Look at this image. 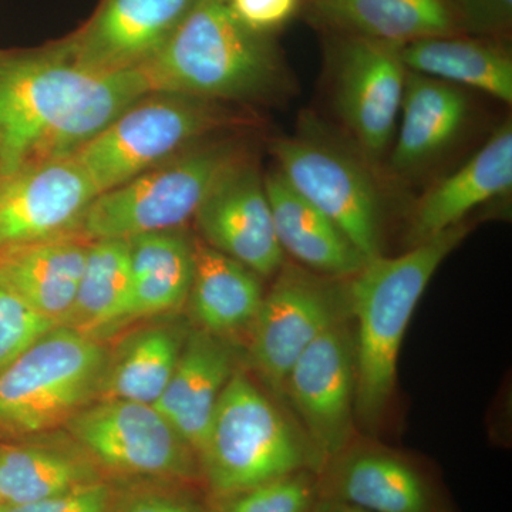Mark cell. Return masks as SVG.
Segmentation results:
<instances>
[{
    "label": "cell",
    "mask_w": 512,
    "mask_h": 512,
    "mask_svg": "<svg viewBox=\"0 0 512 512\" xmlns=\"http://www.w3.org/2000/svg\"><path fill=\"white\" fill-rule=\"evenodd\" d=\"M402 57L409 72L512 103V60L498 47L480 40L433 36L403 45Z\"/></svg>",
    "instance_id": "d4e9b609"
},
{
    "label": "cell",
    "mask_w": 512,
    "mask_h": 512,
    "mask_svg": "<svg viewBox=\"0 0 512 512\" xmlns=\"http://www.w3.org/2000/svg\"><path fill=\"white\" fill-rule=\"evenodd\" d=\"M235 370V352L228 339L194 330L185 339L163 396L154 404L197 456L222 390Z\"/></svg>",
    "instance_id": "e0dca14e"
},
{
    "label": "cell",
    "mask_w": 512,
    "mask_h": 512,
    "mask_svg": "<svg viewBox=\"0 0 512 512\" xmlns=\"http://www.w3.org/2000/svg\"><path fill=\"white\" fill-rule=\"evenodd\" d=\"M106 480L96 461L77 444L73 447L49 441L0 444V504L37 503Z\"/></svg>",
    "instance_id": "7402d4cb"
},
{
    "label": "cell",
    "mask_w": 512,
    "mask_h": 512,
    "mask_svg": "<svg viewBox=\"0 0 512 512\" xmlns=\"http://www.w3.org/2000/svg\"><path fill=\"white\" fill-rule=\"evenodd\" d=\"M229 8L247 28L268 35L281 28L298 9L299 0H227Z\"/></svg>",
    "instance_id": "836d02e7"
},
{
    "label": "cell",
    "mask_w": 512,
    "mask_h": 512,
    "mask_svg": "<svg viewBox=\"0 0 512 512\" xmlns=\"http://www.w3.org/2000/svg\"><path fill=\"white\" fill-rule=\"evenodd\" d=\"M131 289L127 239L89 241L86 264L67 328L92 336L126 319Z\"/></svg>",
    "instance_id": "83f0119b"
},
{
    "label": "cell",
    "mask_w": 512,
    "mask_h": 512,
    "mask_svg": "<svg viewBox=\"0 0 512 512\" xmlns=\"http://www.w3.org/2000/svg\"><path fill=\"white\" fill-rule=\"evenodd\" d=\"M467 232L458 224L406 254L376 256L348 279L350 318L355 320V416L366 433L379 429L392 403L397 360L417 303Z\"/></svg>",
    "instance_id": "7a4b0ae2"
},
{
    "label": "cell",
    "mask_w": 512,
    "mask_h": 512,
    "mask_svg": "<svg viewBox=\"0 0 512 512\" xmlns=\"http://www.w3.org/2000/svg\"><path fill=\"white\" fill-rule=\"evenodd\" d=\"M229 123L218 101L150 93L72 157L101 194L180 156Z\"/></svg>",
    "instance_id": "52a82bcc"
},
{
    "label": "cell",
    "mask_w": 512,
    "mask_h": 512,
    "mask_svg": "<svg viewBox=\"0 0 512 512\" xmlns=\"http://www.w3.org/2000/svg\"><path fill=\"white\" fill-rule=\"evenodd\" d=\"M198 461L201 484L214 504L325 461L302 427L242 370H235L215 406Z\"/></svg>",
    "instance_id": "277c9868"
},
{
    "label": "cell",
    "mask_w": 512,
    "mask_h": 512,
    "mask_svg": "<svg viewBox=\"0 0 512 512\" xmlns=\"http://www.w3.org/2000/svg\"><path fill=\"white\" fill-rule=\"evenodd\" d=\"M194 221L202 241L261 278L278 274L285 264L264 178L245 158L221 178Z\"/></svg>",
    "instance_id": "2e32d148"
},
{
    "label": "cell",
    "mask_w": 512,
    "mask_h": 512,
    "mask_svg": "<svg viewBox=\"0 0 512 512\" xmlns=\"http://www.w3.org/2000/svg\"><path fill=\"white\" fill-rule=\"evenodd\" d=\"M320 503H322V501H320ZM313 512H320V504H319V507H318V508H316V510H315V511H313Z\"/></svg>",
    "instance_id": "8d00e7d4"
},
{
    "label": "cell",
    "mask_w": 512,
    "mask_h": 512,
    "mask_svg": "<svg viewBox=\"0 0 512 512\" xmlns=\"http://www.w3.org/2000/svg\"><path fill=\"white\" fill-rule=\"evenodd\" d=\"M55 328L0 279V372Z\"/></svg>",
    "instance_id": "4dcf8cb0"
},
{
    "label": "cell",
    "mask_w": 512,
    "mask_h": 512,
    "mask_svg": "<svg viewBox=\"0 0 512 512\" xmlns=\"http://www.w3.org/2000/svg\"><path fill=\"white\" fill-rule=\"evenodd\" d=\"M0 512H114V487L109 480L101 481L37 503L0 504Z\"/></svg>",
    "instance_id": "1f68e13d"
},
{
    "label": "cell",
    "mask_w": 512,
    "mask_h": 512,
    "mask_svg": "<svg viewBox=\"0 0 512 512\" xmlns=\"http://www.w3.org/2000/svg\"><path fill=\"white\" fill-rule=\"evenodd\" d=\"M320 512H367L362 508L353 507V505L339 503V501L322 500L320 503Z\"/></svg>",
    "instance_id": "e575fe53"
},
{
    "label": "cell",
    "mask_w": 512,
    "mask_h": 512,
    "mask_svg": "<svg viewBox=\"0 0 512 512\" xmlns=\"http://www.w3.org/2000/svg\"><path fill=\"white\" fill-rule=\"evenodd\" d=\"M348 279H333L284 264L262 299L251 328L249 357L259 379L279 400L293 363L340 320L350 318Z\"/></svg>",
    "instance_id": "9c48e42d"
},
{
    "label": "cell",
    "mask_w": 512,
    "mask_h": 512,
    "mask_svg": "<svg viewBox=\"0 0 512 512\" xmlns=\"http://www.w3.org/2000/svg\"><path fill=\"white\" fill-rule=\"evenodd\" d=\"M97 195L96 185L73 157L26 165L2 178L0 252L80 237Z\"/></svg>",
    "instance_id": "4fadbf2b"
},
{
    "label": "cell",
    "mask_w": 512,
    "mask_h": 512,
    "mask_svg": "<svg viewBox=\"0 0 512 512\" xmlns=\"http://www.w3.org/2000/svg\"><path fill=\"white\" fill-rule=\"evenodd\" d=\"M322 18L357 37L407 45L447 36L454 28L447 0H313Z\"/></svg>",
    "instance_id": "484cf974"
},
{
    "label": "cell",
    "mask_w": 512,
    "mask_h": 512,
    "mask_svg": "<svg viewBox=\"0 0 512 512\" xmlns=\"http://www.w3.org/2000/svg\"><path fill=\"white\" fill-rule=\"evenodd\" d=\"M150 93L140 69L94 74L77 66L64 39L0 52L2 178L72 157Z\"/></svg>",
    "instance_id": "6da1fadb"
},
{
    "label": "cell",
    "mask_w": 512,
    "mask_h": 512,
    "mask_svg": "<svg viewBox=\"0 0 512 512\" xmlns=\"http://www.w3.org/2000/svg\"><path fill=\"white\" fill-rule=\"evenodd\" d=\"M197 0H103L93 18L64 37L77 66L94 74L138 69L163 49Z\"/></svg>",
    "instance_id": "9a60e30c"
},
{
    "label": "cell",
    "mask_w": 512,
    "mask_h": 512,
    "mask_svg": "<svg viewBox=\"0 0 512 512\" xmlns=\"http://www.w3.org/2000/svg\"><path fill=\"white\" fill-rule=\"evenodd\" d=\"M320 501L319 473L303 470L212 504L215 512H313Z\"/></svg>",
    "instance_id": "f1b7e54d"
},
{
    "label": "cell",
    "mask_w": 512,
    "mask_h": 512,
    "mask_svg": "<svg viewBox=\"0 0 512 512\" xmlns=\"http://www.w3.org/2000/svg\"><path fill=\"white\" fill-rule=\"evenodd\" d=\"M192 249L194 275L187 301L198 326L224 339L251 330L265 295L261 276L201 238L192 239Z\"/></svg>",
    "instance_id": "603a6c76"
},
{
    "label": "cell",
    "mask_w": 512,
    "mask_h": 512,
    "mask_svg": "<svg viewBox=\"0 0 512 512\" xmlns=\"http://www.w3.org/2000/svg\"><path fill=\"white\" fill-rule=\"evenodd\" d=\"M242 160V148L234 141L198 144L97 195L84 217L80 237L96 241L178 231L194 220L221 178Z\"/></svg>",
    "instance_id": "8992f818"
},
{
    "label": "cell",
    "mask_w": 512,
    "mask_h": 512,
    "mask_svg": "<svg viewBox=\"0 0 512 512\" xmlns=\"http://www.w3.org/2000/svg\"><path fill=\"white\" fill-rule=\"evenodd\" d=\"M89 239L69 237L0 252V279L30 308L64 326L72 315Z\"/></svg>",
    "instance_id": "44dd1931"
},
{
    "label": "cell",
    "mask_w": 512,
    "mask_h": 512,
    "mask_svg": "<svg viewBox=\"0 0 512 512\" xmlns=\"http://www.w3.org/2000/svg\"><path fill=\"white\" fill-rule=\"evenodd\" d=\"M272 150L286 183L325 214L366 262L382 255V201L360 161L315 137L284 138Z\"/></svg>",
    "instance_id": "30bf717a"
},
{
    "label": "cell",
    "mask_w": 512,
    "mask_h": 512,
    "mask_svg": "<svg viewBox=\"0 0 512 512\" xmlns=\"http://www.w3.org/2000/svg\"><path fill=\"white\" fill-rule=\"evenodd\" d=\"M66 426L107 477L202 487L197 453L153 404L103 399Z\"/></svg>",
    "instance_id": "ba28073f"
},
{
    "label": "cell",
    "mask_w": 512,
    "mask_h": 512,
    "mask_svg": "<svg viewBox=\"0 0 512 512\" xmlns=\"http://www.w3.org/2000/svg\"><path fill=\"white\" fill-rule=\"evenodd\" d=\"M109 355L92 336L57 326L0 372V439L66 424L103 386Z\"/></svg>",
    "instance_id": "5b68a950"
},
{
    "label": "cell",
    "mask_w": 512,
    "mask_h": 512,
    "mask_svg": "<svg viewBox=\"0 0 512 512\" xmlns=\"http://www.w3.org/2000/svg\"><path fill=\"white\" fill-rule=\"evenodd\" d=\"M319 480L322 500L367 512H460L430 467L370 437L330 458Z\"/></svg>",
    "instance_id": "7c38bea8"
},
{
    "label": "cell",
    "mask_w": 512,
    "mask_h": 512,
    "mask_svg": "<svg viewBox=\"0 0 512 512\" xmlns=\"http://www.w3.org/2000/svg\"><path fill=\"white\" fill-rule=\"evenodd\" d=\"M276 237L282 251L303 268L333 279H349L366 259L332 221L293 190L279 171L264 178Z\"/></svg>",
    "instance_id": "ffe728a7"
},
{
    "label": "cell",
    "mask_w": 512,
    "mask_h": 512,
    "mask_svg": "<svg viewBox=\"0 0 512 512\" xmlns=\"http://www.w3.org/2000/svg\"><path fill=\"white\" fill-rule=\"evenodd\" d=\"M402 47L353 36L339 52L336 106L369 157L382 156L393 140L409 72Z\"/></svg>",
    "instance_id": "5bb4252c"
},
{
    "label": "cell",
    "mask_w": 512,
    "mask_h": 512,
    "mask_svg": "<svg viewBox=\"0 0 512 512\" xmlns=\"http://www.w3.org/2000/svg\"><path fill=\"white\" fill-rule=\"evenodd\" d=\"M113 487L114 512H215L208 495L195 494L201 485L123 480Z\"/></svg>",
    "instance_id": "f546056e"
},
{
    "label": "cell",
    "mask_w": 512,
    "mask_h": 512,
    "mask_svg": "<svg viewBox=\"0 0 512 512\" xmlns=\"http://www.w3.org/2000/svg\"><path fill=\"white\" fill-rule=\"evenodd\" d=\"M0 180H2V161H0Z\"/></svg>",
    "instance_id": "d590c367"
},
{
    "label": "cell",
    "mask_w": 512,
    "mask_h": 512,
    "mask_svg": "<svg viewBox=\"0 0 512 512\" xmlns=\"http://www.w3.org/2000/svg\"><path fill=\"white\" fill-rule=\"evenodd\" d=\"M127 241L131 289L126 319L180 308L194 275L192 241L180 231L150 232Z\"/></svg>",
    "instance_id": "cb8c5ba5"
},
{
    "label": "cell",
    "mask_w": 512,
    "mask_h": 512,
    "mask_svg": "<svg viewBox=\"0 0 512 512\" xmlns=\"http://www.w3.org/2000/svg\"><path fill=\"white\" fill-rule=\"evenodd\" d=\"M454 19L477 35H497L510 28L512 0H447Z\"/></svg>",
    "instance_id": "d6a6232c"
},
{
    "label": "cell",
    "mask_w": 512,
    "mask_h": 512,
    "mask_svg": "<svg viewBox=\"0 0 512 512\" xmlns=\"http://www.w3.org/2000/svg\"><path fill=\"white\" fill-rule=\"evenodd\" d=\"M187 336L175 326H153L136 333L107 366L100 392L106 399L154 406L173 376Z\"/></svg>",
    "instance_id": "4316f807"
},
{
    "label": "cell",
    "mask_w": 512,
    "mask_h": 512,
    "mask_svg": "<svg viewBox=\"0 0 512 512\" xmlns=\"http://www.w3.org/2000/svg\"><path fill=\"white\" fill-rule=\"evenodd\" d=\"M511 187L512 126L505 121L463 167L423 195L410 227L413 245L456 227L468 212L508 194Z\"/></svg>",
    "instance_id": "ac0fdd59"
},
{
    "label": "cell",
    "mask_w": 512,
    "mask_h": 512,
    "mask_svg": "<svg viewBox=\"0 0 512 512\" xmlns=\"http://www.w3.org/2000/svg\"><path fill=\"white\" fill-rule=\"evenodd\" d=\"M138 69L151 93L211 101H265L288 84L274 43L247 28L227 0H197L163 49Z\"/></svg>",
    "instance_id": "3957f363"
},
{
    "label": "cell",
    "mask_w": 512,
    "mask_h": 512,
    "mask_svg": "<svg viewBox=\"0 0 512 512\" xmlns=\"http://www.w3.org/2000/svg\"><path fill=\"white\" fill-rule=\"evenodd\" d=\"M466 93L433 77L407 72L400 127L390 164L396 173L416 174L456 143L466 126Z\"/></svg>",
    "instance_id": "d6986e66"
},
{
    "label": "cell",
    "mask_w": 512,
    "mask_h": 512,
    "mask_svg": "<svg viewBox=\"0 0 512 512\" xmlns=\"http://www.w3.org/2000/svg\"><path fill=\"white\" fill-rule=\"evenodd\" d=\"M355 399V333L346 318L303 350L284 384V400L325 464L359 437Z\"/></svg>",
    "instance_id": "8fae6325"
}]
</instances>
